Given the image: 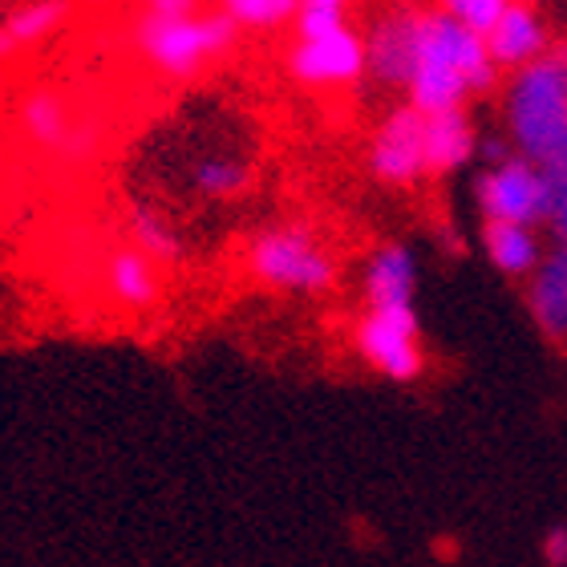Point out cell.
<instances>
[{
	"mask_svg": "<svg viewBox=\"0 0 567 567\" xmlns=\"http://www.w3.org/2000/svg\"><path fill=\"white\" fill-rule=\"evenodd\" d=\"M495 82V58L486 49V37L458 24L446 12H422V45H417V70L410 82V106L425 118L462 110V97L471 90H486Z\"/></svg>",
	"mask_w": 567,
	"mask_h": 567,
	"instance_id": "obj_1",
	"label": "cell"
},
{
	"mask_svg": "<svg viewBox=\"0 0 567 567\" xmlns=\"http://www.w3.org/2000/svg\"><path fill=\"white\" fill-rule=\"evenodd\" d=\"M515 146L547 183L567 178V58H539L523 65L507 97Z\"/></svg>",
	"mask_w": 567,
	"mask_h": 567,
	"instance_id": "obj_2",
	"label": "cell"
},
{
	"mask_svg": "<svg viewBox=\"0 0 567 567\" xmlns=\"http://www.w3.org/2000/svg\"><path fill=\"white\" fill-rule=\"evenodd\" d=\"M236 24L224 12H190V17H154L142 9L134 21V49L166 82H190L212 61L236 45Z\"/></svg>",
	"mask_w": 567,
	"mask_h": 567,
	"instance_id": "obj_3",
	"label": "cell"
},
{
	"mask_svg": "<svg viewBox=\"0 0 567 567\" xmlns=\"http://www.w3.org/2000/svg\"><path fill=\"white\" fill-rule=\"evenodd\" d=\"M244 268L260 288L288 296H324L337 284V256L308 224H272L248 239Z\"/></svg>",
	"mask_w": 567,
	"mask_h": 567,
	"instance_id": "obj_4",
	"label": "cell"
},
{
	"mask_svg": "<svg viewBox=\"0 0 567 567\" xmlns=\"http://www.w3.org/2000/svg\"><path fill=\"white\" fill-rule=\"evenodd\" d=\"M353 349L385 381H398V385L417 381L425 369L417 308H365L353 329Z\"/></svg>",
	"mask_w": 567,
	"mask_h": 567,
	"instance_id": "obj_5",
	"label": "cell"
},
{
	"mask_svg": "<svg viewBox=\"0 0 567 567\" xmlns=\"http://www.w3.org/2000/svg\"><path fill=\"white\" fill-rule=\"evenodd\" d=\"M17 131L33 151L65 158V163H90L94 154V122L78 118L73 97L58 85L24 90L17 106Z\"/></svg>",
	"mask_w": 567,
	"mask_h": 567,
	"instance_id": "obj_6",
	"label": "cell"
},
{
	"mask_svg": "<svg viewBox=\"0 0 567 567\" xmlns=\"http://www.w3.org/2000/svg\"><path fill=\"white\" fill-rule=\"evenodd\" d=\"M478 207H483L486 224H547L551 183L527 158H507L478 178Z\"/></svg>",
	"mask_w": 567,
	"mask_h": 567,
	"instance_id": "obj_7",
	"label": "cell"
},
{
	"mask_svg": "<svg viewBox=\"0 0 567 567\" xmlns=\"http://www.w3.org/2000/svg\"><path fill=\"white\" fill-rule=\"evenodd\" d=\"M369 70L365 41L341 24L332 33L320 37H296L292 53H288V73L305 90H344Z\"/></svg>",
	"mask_w": 567,
	"mask_h": 567,
	"instance_id": "obj_8",
	"label": "cell"
},
{
	"mask_svg": "<svg viewBox=\"0 0 567 567\" xmlns=\"http://www.w3.org/2000/svg\"><path fill=\"white\" fill-rule=\"evenodd\" d=\"M369 171L390 183L410 187L425 175V114L414 106H398L381 122L369 146Z\"/></svg>",
	"mask_w": 567,
	"mask_h": 567,
	"instance_id": "obj_9",
	"label": "cell"
},
{
	"mask_svg": "<svg viewBox=\"0 0 567 567\" xmlns=\"http://www.w3.org/2000/svg\"><path fill=\"white\" fill-rule=\"evenodd\" d=\"M102 292L114 308L122 312H151L163 300V268L142 256L134 244H114L102 256Z\"/></svg>",
	"mask_w": 567,
	"mask_h": 567,
	"instance_id": "obj_10",
	"label": "cell"
},
{
	"mask_svg": "<svg viewBox=\"0 0 567 567\" xmlns=\"http://www.w3.org/2000/svg\"><path fill=\"white\" fill-rule=\"evenodd\" d=\"M417 45H422V12H385L365 41L369 70L378 73L381 82L410 85L417 70Z\"/></svg>",
	"mask_w": 567,
	"mask_h": 567,
	"instance_id": "obj_11",
	"label": "cell"
},
{
	"mask_svg": "<svg viewBox=\"0 0 567 567\" xmlns=\"http://www.w3.org/2000/svg\"><path fill=\"white\" fill-rule=\"evenodd\" d=\"M365 308H405L417 292V260L402 244H385L365 264Z\"/></svg>",
	"mask_w": 567,
	"mask_h": 567,
	"instance_id": "obj_12",
	"label": "cell"
},
{
	"mask_svg": "<svg viewBox=\"0 0 567 567\" xmlns=\"http://www.w3.org/2000/svg\"><path fill=\"white\" fill-rule=\"evenodd\" d=\"M527 305H532L535 324L551 337V341H567V248L559 244L544 264L535 268L532 288H527Z\"/></svg>",
	"mask_w": 567,
	"mask_h": 567,
	"instance_id": "obj_13",
	"label": "cell"
},
{
	"mask_svg": "<svg viewBox=\"0 0 567 567\" xmlns=\"http://www.w3.org/2000/svg\"><path fill=\"white\" fill-rule=\"evenodd\" d=\"M486 49H491L495 65H519L523 70V65L539 61V53H544V24H539L532 4H515L511 0V9L486 33Z\"/></svg>",
	"mask_w": 567,
	"mask_h": 567,
	"instance_id": "obj_14",
	"label": "cell"
},
{
	"mask_svg": "<svg viewBox=\"0 0 567 567\" xmlns=\"http://www.w3.org/2000/svg\"><path fill=\"white\" fill-rule=\"evenodd\" d=\"M126 244H134L142 256H151L158 268L183 264V236L151 203H131L126 207Z\"/></svg>",
	"mask_w": 567,
	"mask_h": 567,
	"instance_id": "obj_15",
	"label": "cell"
},
{
	"mask_svg": "<svg viewBox=\"0 0 567 567\" xmlns=\"http://www.w3.org/2000/svg\"><path fill=\"white\" fill-rule=\"evenodd\" d=\"M474 154V131L462 110L425 118V175L458 171Z\"/></svg>",
	"mask_w": 567,
	"mask_h": 567,
	"instance_id": "obj_16",
	"label": "cell"
},
{
	"mask_svg": "<svg viewBox=\"0 0 567 567\" xmlns=\"http://www.w3.org/2000/svg\"><path fill=\"white\" fill-rule=\"evenodd\" d=\"M486 260L495 264L503 276H535V268L544 264L539 239L532 227L523 224H486L483 231Z\"/></svg>",
	"mask_w": 567,
	"mask_h": 567,
	"instance_id": "obj_17",
	"label": "cell"
},
{
	"mask_svg": "<svg viewBox=\"0 0 567 567\" xmlns=\"http://www.w3.org/2000/svg\"><path fill=\"white\" fill-rule=\"evenodd\" d=\"M70 21V0H24L0 21L17 49H33L49 37L61 33V24Z\"/></svg>",
	"mask_w": 567,
	"mask_h": 567,
	"instance_id": "obj_18",
	"label": "cell"
},
{
	"mask_svg": "<svg viewBox=\"0 0 567 567\" xmlns=\"http://www.w3.org/2000/svg\"><path fill=\"white\" fill-rule=\"evenodd\" d=\"M190 183L199 190L203 199H239V195H248L251 187V166L236 154H207L199 163L190 166Z\"/></svg>",
	"mask_w": 567,
	"mask_h": 567,
	"instance_id": "obj_19",
	"label": "cell"
},
{
	"mask_svg": "<svg viewBox=\"0 0 567 567\" xmlns=\"http://www.w3.org/2000/svg\"><path fill=\"white\" fill-rule=\"evenodd\" d=\"M219 12L236 29H280L300 12V0H219Z\"/></svg>",
	"mask_w": 567,
	"mask_h": 567,
	"instance_id": "obj_20",
	"label": "cell"
},
{
	"mask_svg": "<svg viewBox=\"0 0 567 567\" xmlns=\"http://www.w3.org/2000/svg\"><path fill=\"white\" fill-rule=\"evenodd\" d=\"M446 4V17H454L458 24H466V29H474V33H491L498 24V17L511 9V0H442Z\"/></svg>",
	"mask_w": 567,
	"mask_h": 567,
	"instance_id": "obj_21",
	"label": "cell"
},
{
	"mask_svg": "<svg viewBox=\"0 0 567 567\" xmlns=\"http://www.w3.org/2000/svg\"><path fill=\"white\" fill-rule=\"evenodd\" d=\"M547 227L556 231V239L567 248V178L551 183V207H547Z\"/></svg>",
	"mask_w": 567,
	"mask_h": 567,
	"instance_id": "obj_22",
	"label": "cell"
},
{
	"mask_svg": "<svg viewBox=\"0 0 567 567\" xmlns=\"http://www.w3.org/2000/svg\"><path fill=\"white\" fill-rule=\"evenodd\" d=\"M544 564L567 567V527H551V532L544 535Z\"/></svg>",
	"mask_w": 567,
	"mask_h": 567,
	"instance_id": "obj_23",
	"label": "cell"
},
{
	"mask_svg": "<svg viewBox=\"0 0 567 567\" xmlns=\"http://www.w3.org/2000/svg\"><path fill=\"white\" fill-rule=\"evenodd\" d=\"M142 4L154 17H190V12H199V0H142Z\"/></svg>",
	"mask_w": 567,
	"mask_h": 567,
	"instance_id": "obj_24",
	"label": "cell"
},
{
	"mask_svg": "<svg viewBox=\"0 0 567 567\" xmlns=\"http://www.w3.org/2000/svg\"><path fill=\"white\" fill-rule=\"evenodd\" d=\"M349 0H300V12H324V17H344Z\"/></svg>",
	"mask_w": 567,
	"mask_h": 567,
	"instance_id": "obj_25",
	"label": "cell"
},
{
	"mask_svg": "<svg viewBox=\"0 0 567 567\" xmlns=\"http://www.w3.org/2000/svg\"><path fill=\"white\" fill-rule=\"evenodd\" d=\"M17 53H21V49L12 45V41H9V33H4V29H0V65H4V61H12V58H17Z\"/></svg>",
	"mask_w": 567,
	"mask_h": 567,
	"instance_id": "obj_26",
	"label": "cell"
}]
</instances>
